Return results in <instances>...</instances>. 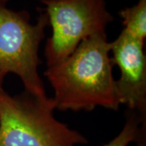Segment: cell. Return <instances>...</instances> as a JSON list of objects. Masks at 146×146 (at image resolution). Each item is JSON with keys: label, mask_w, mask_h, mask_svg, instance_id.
Masks as SVG:
<instances>
[{"label": "cell", "mask_w": 146, "mask_h": 146, "mask_svg": "<svg viewBox=\"0 0 146 146\" xmlns=\"http://www.w3.org/2000/svg\"><path fill=\"white\" fill-rule=\"evenodd\" d=\"M113 64L120 70L115 80V91L119 105L140 113L141 120L146 112V57L144 41L131 36L123 29L111 42Z\"/></svg>", "instance_id": "5b68a950"}, {"label": "cell", "mask_w": 146, "mask_h": 146, "mask_svg": "<svg viewBox=\"0 0 146 146\" xmlns=\"http://www.w3.org/2000/svg\"><path fill=\"white\" fill-rule=\"evenodd\" d=\"M51 98L11 96L0 86V146H78L85 136L54 117Z\"/></svg>", "instance_id": "7a4b0ae2"}, {"label": "cell", "mask_w": 146, "mask_h": 146, "mask_svg": "<svg viewBox=\"0 0 146 146\" xmlns=\"http://www.w3.org/2000/svg\"><path fill=\"white\" fill-rule=\"evenodd\" d=\"M6 76L4 75H2L0 74V86H3V80L5 78Z\"/></svg>", "instance_id": "ba28073f"}, {"label": "cell", "mask_w": 146, "mask_h": 146, "mask_svg": "<svg viewBox=\"0 0 146 146\" xmlns=\"http://www.w3.org/2000/svg\"><path fill=\"white\" fill-rule=\"evenodd\" d=\"M52 36L47 40V67L62 62L89 36L106 33L113 17L104 0H42Z\"/></svg>", "instance_id": "277c9868"}, {"label": "cell", "mask_w": 146, "mask_h": 146, "mask_svg": "<svg viewBox=\"0 0 146 146\" xmlns=\"http://www.w3.org/2000/svg\"><path fill=\"white\" fill-rule=\"evenodd\" d=\"M124 30L131 36L145 42L146 36V0H139L131 7L121 11Z\"/></svg>", "instance_id": "8992f818"}, {"label": "cell", "mask_w": 146, "mask_h": 146, "mask_svg": "<svg viewBox=\"0 0 146 146\" xmlns=\"http://www.w3.org/2000/svg\"><path fill=\"white\" fill-rule=\"evenodd\" d=\"M48 25L46 14L32 25L27 12L10 10L0 0V74H16L25 92L41 98L47 96L38 73V51Z\"/></svg>", "instance_id": "3957f363"}, {"label": "cell", "mask_w": 146, "mask_h": 146, "mask_svg": "<svg viewBox=\"0 0 146 146\" xmlns=\"http://www.w3.org/2000/svg\"><path fill=\"white\" fill-rule=\"evenodd\" d=\"M110 50L106 33L94 34L62 62L47 67L44 75L54 91L56 109L91 111L101 106L119 110Z\"/></svg>", "instance_id": "6da1fadb"}, {"label": "cell", "mask_w": 146, "mask_h": 146, "mask_svg": "<svg viewBox=\"0 0 146 146\" xmlns=\"http://www.w3.org/2000/svg\"><path fill=\"white\" fill-rule=\"evenodd\" d=\"M3 1L4 3H7V0H3Z\"/></svg>", "instance_id": "9c48e42d"}, {"label": "cell", "mask_w": 146, "mask_h": 146, "mask_svg": "<svg viewBox=\"0 0 146 146\" xmlns=\"http://www.w3.org/2000/svg\"><path fill=\"white\" fill-rule=\"evenodd\" d=\"M141 123H143V121L141 118L136 114H132L127 120L119 135L104 146H128L131 142H137L140 146H145L140 127Z\"/></svg>", "instance_id": "52a82bcc"}]
</instances>
